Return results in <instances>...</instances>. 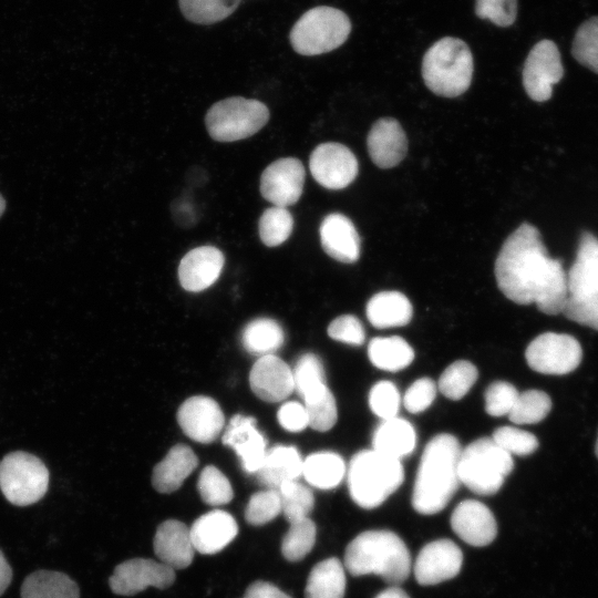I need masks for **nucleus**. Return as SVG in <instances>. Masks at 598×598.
I'll return each mask as SVG.
<instances>
[{
    "label": "nucleus",
    "mask_w": 598,
    "mask_h": 598,
    "mask_svg": "<svg viewBox=\"0 0 598 598\" xmlns=\"http://www.w3.org/2000/svg\"><path fill=\"white\" fill-rule=\"evenodd\" d=\"M499 290L518 305L536 303L546 315L563 312L567 300V274L551 258L538 229L523 223L504 241L495 261Z\"/></svg>",
    "instance_id": "f257e3e1"
},
{
    "label": "nucleus",
    "mask_w": 598,
    "mask_h": 598,
    "mask_svg": "<svg viewBox=\"0 0 598 598\" xmlns=\"http://www.w3.org/2000/svg\"><path fill=\"white\" fill-rule=\"evenodd\" d=\"M461 447L448 433L435 435L426 444L414 482L413 508L423 515L442 511L455 494L458 478Z\"/></svg>",
    "instance_id": "f03ea898"
},
{
    "label": "nucleus",
    "mask_w": 598,
    "mask_h": 598,
    "mask_svg": "<svg viewBox=\"0 0 598 598\" xmlns=\"http://www.w3.org/2000/svg\"><path fill=\"white\" fill-rule=\"evenodd\" d=\"M343 566L352 576L373 574L398 586L410 575L411 555L395 533L367 530L347 546Z\"/></svg>",
    "instance_id": "7ed1b4c3"
},
{
    "label": "nucleus",
    "mask_w": 598,
    "mask_h": 598,
    "mask_svg": "<svg viewBox=\"0 0 598 598\" xmlns=\"http://www.w3.org/2000/svg\"><path fill=\"white\" fill-rule=\"evenodd\" d=\"M404 478L400 460L372 450H364L350 461L347 472L351 498L362 508L381 505Z\"/></svg>",
    "instance_id": "20e7f679"
},
{
    "label": "nucleus",
    "mask_w": 598,
    "mask_h": 598,
    "mask_svg": "<svg viewBox=\"0 0 598 598\" xmlns=\"http://www.w3.org/2000/svg\"><path fill=\"white\" fill-rule=\"evenodd\" d=\"M566 274L568 296L561 313L598 330V238L595 235L582 233L575 261Z\"/></svg>",
    "instance_id": "39448f33"
},
{
    "label": "nucleus",
    "mask_w": 598,
    "mask_h": 598,
    "mask_svg": "<svg viewBox=\"0 0 598 598\" xmlns=\"http://www.w3.org/2000/svg\"><path fill=\"white\" fill-rule=\"evenodd\" d=\"M473 56L467 44L457 38L446 37L435 42L424 54L422 76L434 94L456 97L471 85Z\"/></svg>",
    "instance_id": "423d86ee"
},
{
    "label": "nucleus",
    "mask_w": 598,
    "mask_h": 598,
    "mask_svg": "<svg viewBox=\"0 0 598 598\" xmlns=\"http://www.w3.org/2000/svg\"><path fill=\"white\" fill-rule=\"evenodd\" d=\"M513 467L511 454L501 448L492 437H482L461 451L458 478L460 483L475 494L492 495L499 491Z\"/></svg>",
    "instance_id": "0eeeda50"
},
{
    "label": "nucleus",
    "mask_w": 598,
    "mask_h": 598,
    "mask_svg": "<svg viewBox=\"0 0 598 598\" xmlns=\"http://www.w3.org/2000/svg\"><path fill=\"white\" fill-rule=\"evenodd\" d=\"M351 31L348 16L328 6L305 12L292 27L289 40L301 55H319L342 45Z\"/></svg>",
    "instance_id": "6e6552de"
},
{
    "label": "nucleus",
    "mask_w": 598,
    "mask_h": 598,
    "mask_svg": "<svg viewBox=\"0 0 598 598\" xmlns=\"http://www.w3.org/2000/svg\"><path fill=\"white\" fill-rule=\"evenodd\" d=\"M268 120L269 111L264 103L234 96L215 103L206 114L205 124L213 140L235 142L256 134Z\"/></svg>",
    "instance_id": "1a4fd4ad"
},
{
    "label": "nucleus",
    "mask_w": 598,
    "mask_h": 598,
    "mask_svg": "<svg viewBox=\"0 0 598 598\" xmlns=\"http://www.w3.org/2000/svg\"><path fill=\"white\" fill-rule=\"evenodd\" d=\"M50 474L38 456L14 451L0 462V489L6 499L16 506L39 502L49 487Z\"/></svg>",
    "instance_id": "9d476101"
},
{
    "label": "nucleus",
    "mask_w": 598,
    "mask_h": 598,
    "mask_svg": "<svg viewBox=\"0 0 598 598\" xmlns=\"http://www.w3.org/2000/svg\"><path fill=\"white\" fill-rule=\"evenodd\" d=\"M525 358L529 368L536 372L563 375L578 368L582 350L573 336L545 332L532 340Z\"/></svg>",
    "instance_id": "9b49d317"
},
{
    "label": "nucleus",
    "mask_w": 598,
    "mask_h": 598,
    "mask_svg": "<svg viewBox=\"0 0 598 598\" xmlns=\"http://www.w3.org/2000/svg\"><path fill=\"white\" fill-rule=\"evenodd\" d=\"M563 75L564 68L557 45L550 40L536 43L523 69V85L527 95L536 102L549 100L553 86Z\"/></svg>",
    "instance_id": "f8f14e48"
},
{
    "label": "nucleus",
    "mask_w": 598,
    "mask_h": 598,
    "mask_svg": "<svg viewBox=\"0 0 598 598\" xmlns=\"http://www.w3.org/2000/svg\"><path fill=\"white\" fill-rule=\"evenodd\" d=\"M309 169L319 185L338 190L346 188L355 179L359 164L350 148L340 143L328 142L312 151Z\"/></svg>",
    "instance_id": "ddd939ff"
},
{
    "label": "nucleus",
    "mask_w": 598,
    "mask_h": 598,
    "mask_svg": "<svg viewBox=\"0 0 598 598\" xmlns=\"http://www.w3.org/2000/svg\"><path fill=\"white\" fill-rule=\"evenodd\" d=\"M175 577V570L159 560L132 558L114 568L109 585L116 595L133 596L147 587L158 589L171 587Z\"/></svg>",
    "instance_id": "4468645a"
},
{
    "label": "nucleus",
    "mask_w": 598,
    "mask_h": 598,
    "mask_svg": "<svg viewBox=\"0 0 598 598\" xmlns=\"http://www.w3.org/2000/svg\"><path fill=\"white\" fill-rule=\"evenodd\" d=\"M305 178V167L298 158H279L262 172L260 193L274 206L287 208L301 197Z\"/></svg>",
    "instance_id": "2eb2a0df"
},
{
    "label": "nucleus",
    "mask_w": 598,
    "mask_h": 598,
    "mask_svg": "<svg viewBox=\"0 0 598 598\" xmlns=\"http://www.w3.org/2000/svg\"><path fill=\"white\" fill-rule=\"evenodd\" d=\"M177 422L184 434L193 441L208 444L224 429L225 416L219 404L209 396L195 395L179 406Z\"/></svg>",
    "instance_id": "dca6fc26"
},
{
    "label": "nucleus",
    "mask_w": 598,
    "mask_h": 598,
    "mask_svg": "<svg viewBox=\"0 0 598 598\" xmlns=\"http://www.w3.org/2000/svg\"><path fill=\"white\" fill-rule=\"evenodd\" d=\"M463 554L450 539H437L426 544L414 563V576L423 586L436 585L454 578L461 570Z\"/></svg>",
    "instance_id": "f3484780"
},
{
    "label": "nucleus",
    "mask_w": 598,
    "mask_h": 598,
    "mask_svg": "<svg viewBox=\"0 0 598 598\" xmlns=\"http://www.w3.org/2000/svg\"><path fill=\"white\" fill-rule=\"evenodd\" d=\"M223 443L239 456L247 473L255 474L267 454V442L256 427V420L241 414L234 415L221 436Z\"/></svg>",
    "instance_id": "a211bd4d"
},
{
    "label": "nucleus",
    "mask_w": 598,
    "mask_h": 598,
    "mask_svg": "<svg viewBox=\"0 0 598 598\" xmlns=\"http://www.w3.org/2000/svg\"><path fill=\"white\" fill-rule=\"evenodd\" d=\"M249 384L256 396L270 403L283 401L295 390L292 370L275 354L261 355L254 363Z\"/></svg>",
    "instance_id": "6ab92c4d"
},
{
    "label": "nucleus",
    "mask_w": 598,
    "mask_h": 598,
    "mask_svg": "<svg viewBox=\"0 0 598 598\" xmlns=\"http://www.w3.org/2000/svg\"><path fill=\"white\" fill-rule=\"evenodd\" d=\"M453 532L472 546H486L497 534V524L491 509L475 499L457 504L451 515Z\"/></svg>",
    "instance_id": "aec40b11"
},
{
    "label": "nucleus",
    "mask_w": 598,
    "mask_h": 598,
    "mask_svg": "<svg viewBox=\"0 0 598 598\" xmlns=\"http://www.w3.org/2000/svg\"><path fill=\"white\" fill-rule=\"evenodd\" d=\"M225 258L214 246H200L189 250L178 266L181 286L190 292L209 288L219 278Z\"/></svg>",
    "instance_id": "412c9836"
},
{
    "label": "nucleus",
    "mask_w": 598,
    "mask_h": 598,
    "mask_svg": "<svg viewBox=\"0 0 598 598\" xmlns=\"http://www.w3.org/2000/svg\"><path fill=\"white\" fill-rule=\"evenodd\" d=\"M367 145L370 158L380 168L400 164L408 152V140L401 124L392 117L378 120L371 127Z\"/></svg>",
    "instance_id": "4be33fe9"
},
{
    "label": "nucleus",
    "mask_w": 598,
    "mask_h": 598,
    "mask_svg": "<svg viewBox=\"0 0 598 598\" xmlns=\"http://www.w3.org/2000/svg\"><path fill=\"white\" fill-rule=\"evenodd\" d=\"M324 252L340 262H355L361 254V241L354 224L346 215H327L319 228Z\"/></svg>",
    "instance_id": "5701e85b"
},
{
    "label": "nucleus",
    "mask_w": 598,
    "mask_h": 598,
    "mask_svg": "<svg viewBox=\"0 0 598 598\" xmlns=\"http://www.w3.org/2000/svg\"><path fill=\"white\" fill-rule=\"evenodd\" d=\"M153 548L158 560L175 571L188 567L195 554L189 527L177 519L158 525Z\"/></svg>",
    "instance_id": "b1692460"
},
{
    "label": "nucleus",
    "mask_w": 598,
    "mask_h": 598,
    "mask_svg": "<svg viewBox=\"0 0 598 598\" xmlns=\"http://www.w3.org/2000/svg\"><path fill=\"white\" fill-rule=\"evenodd\" d=\"M189 532L195 550L212 555L224 549L236 537L238 525L229 513L215 509L199 516Z\"/></svg>",
    "instance_id": "393cba45"
},
{
    "label": "nucleus",
    "mask_w": 598,
    "mask_h": 598,
    "mask_svg": "<svg viewBox=\"0 0 598 598\" xmlns=\"http://www.w3.org/2000/svg\"><path fill=\"white\" fill-rule=\"evenodd\" d=\"M198 464L193 450L185 444L174 445L153 470L152 484L159 493L178 489Z\"/></svg>",
    "instance_id": "a878e982"
},
{
    "label": "nucleus",
    "mask_w": 598,
    "mask_h": 598,
    "mask_svg": "<svg viewBox=\"0 0 598 598\" xmlns=\"http://www.w3.org/2000/svg\"><path fill=\"white\" fill-rule=\"evenodd\" d=\"M301 456L296 447L277 445L267 451L256 478L268 488L278 489L289 481H296L302 474Z\"/></svg>",
    "instance_id": "bb28decb"
},
{
    "label": "nucleus",
    "mask_w": 598,
    "mask_h": 598,
    "mask_svg": "<svg viewBox=\"0 0 598 598\" xmlns=\"http://www.w3.org/2000/svg\"><path fill=\"white\" fill-rule=\"evenodd\" d=\"M367 317L379 329L401 327L410 322L413 313L408 297L400 291H381L367 303Z\"/></svg>",
    "instance_id": "cd10ccee"
},
{
    "label": "nucleus",
    "mask_w": 598,
    "mask_h": 598,
    "mask_svg": "<svg viewBox=\"0 0 598 598\" xmlns=\"http://www.w3.org/2000/svg\"><path fill=\"white\" fill-rule=\"evenodd\" d=\"M416 435L413 426L404 419L394 416L383 420L373 433V450L400 460L414 450Z\"/></svg>",
    "instance_id": "c85d7f7f"
},
{
    "label": "nucleus",
    "mask_w": 598,
    "mask_h": 598,
    "mask_svg": "<svg viewBox=\"0 0 598 598\" xmlns=\"http://www.w3.org/2000/svg\"><path fill=\"white\" fill-rule=\"evenodd\" d=\"M21 598H80L78 584L66 574L39 569L25 577Z\"/></svg>",
    "instance_id": "c756f323"
},
{
    "label": "nucleus",
    "mask_w": 598,
    "mask_h": 598,
    "mask_svg": "<svg viewBox=\"0 0 598 598\" xmlns=\"http://www.w3.org/2000/svg\"><path fill=\"white\" fill-rule=\"evenodd\" d=\"M346 585L343 564L338 558H327L311 569L305 598H343Z\"/></svg>",
    "instance_id": "7c9ffc66"
},
{
    "label": "nucleus",
    "mask_w": 598,
    "mask_h": 598,
    "mask_svg": "<svg viewBox=\"0 0 598 598\" xmlns=\"http://www.w3.org/2000/svg\"><path fill=\"white\" fill-rule=\"evenodd\" d=\"M346 474L343 460L333 452H317L309 455L302 463V474L306 481L321 489L338 486Z\"/></svg>",
    "instance_id": "2f4dec72"
},
{
    "label": "nucleus",
    "mask_w": 598,
    "mask_h": 598,
    "mask_svg": "<svg viewBox=\"0 0 598 598\" xmlns=\"http://www.w3.org/2000/svg\"><path fill=\"white\" fill-rule=\"evenodd\" d=\"M368 355L377 368L394 372L410 365L414 351L401 337H378L370 341Z\"/></svg>",
    "instance_id": "473e14b6"
},
{
    "label": "nucleus",
    "mask_w": 598,
    "mask_h": 598,
    "mask_svg": "<svg viewBox=\"0 0 598 598\" xmlns=\"http://www.w3.org/2000/svg\"><path fill=\"white\" fill-rule=\"evenodd\" d=\"M285 341V333L280 324L269 318H258L250 321L244 329L241 342L244 348L252 354H274Z\"/></svg>",
    "instance_id": "72a5a7b5"
},
{
    "label": "nucleus",
    "mask_w": 598,
    "mask_h": 598,
    "mask_svg": "<svg viewBox=\"0 0 598 598\" xmlns=\"http://www.w3.org/2000/svg\"><path fill=\"white\" fill-rule=\"evenodd\" d=\"M243 0H178L183 16L197 24H213L228 18Z\"/></svg>",
    "instance_id": "f704fd0d"
},
{
    "label": "nucleus",
    "mask_w": 598,
    "mask_h": 598,
    "mask_svg": "<svg viewBox=\"0 0 598 598\" xmlns=\"http://www.w3.org/2000/svg\"><path fill=\"white\" fill-rule=\"evenodd\" d=\"M289 524V529L281 540V554L288 561H299L313 548L317 527L310 517Z\"/></svg>",
    "instance_id": "c9c22d12"
},
{
    "label": "nucleus",
    "mask_w": 598,
    "mask_h": 598,
    "mask_svg": "<svg viewBox=\"0 0 598 598\" xmlns=\"http://www.w3.org/2000/svg\"><path fill=\"white\" fill-rule=\"evenodd\" d=\"M295 390L305 400L327 388L321 360L313 353L302 354L292 371Z\"/></svg>",
    "instance_id": "e433bc0d"
},
{
    "label": "nucleus",
    "mask_w": 598,
    "mask_h": 598,
    "mask_svg": "<svg viewBox=\"0 0 598 598\" xmlns=\"http://www.w3.org/2000/svg\"><path fill=\"white\" fill-rule=\"evenodd\" d=\"M292 229L293 217L285 207H269L259 218V237L267 247H276L283 244L291 235Z\"/></svg>",
    "instance_id": "4c0bfd02"
},
{
    "label": "nucleus",
    "mask_w": 598,
    "mask_h": 598,
    "mask_svg": "<svg viewBox=\"0 0 598 598\" xmlns=\"http://www.w3.org/2000/svg\"><path fill=\"white\" fill-rule=\"evenodd\" d=\"M476 367L466 360L450 364L439 379V390L451 400L462 399L477 380Z\"/></svg>",
    "instance_id": "58836bf2"
},
{
    "label": "nucleus",
    "mask_w": 598,
    "mask_h": 598,
    "mask_svg": "<svg viewBox=\"0 0 598 598\" xmlns=\"http://www.w3.org/2000/svg\"><path fill=\"white\" fill-rule=\"evenodd\" d=\"M550 409L551 400L546 392L527 390L518 394L508 417L516 424H535L543 421Z\"/></svg>",
    "instance_id": "ea45409f"
},
{
    "label": "nucleus",
    "mask_w": 598,
    "mask_h": 598,
    "mask_svg": "<svg viewBox=\"0 0 598 598\" xmlns=\"http://www.w3.org/2000/svg\"><path fill=\"white\" fill-rule=\"evenodd\" d=\"M278 492L281 512L288 523L309 517L315 506V496L310 488L296 481H289L280 485Z\"/></svg>",
    "instance_id": "a19ab883"
},
{
    "label": "nucleus",
    "mask_w": 598,
    "mask_h": 598,
    "mask_svg": "<svg viewBox=\"0 0 598 598\" xmlns=\"http://www.w3.org/2000/svg\"><path fill=\"white\" fill-rule=\"evenodd\" d=\"M571 53L581 65L598 74V17L588 19L578 28Z\"/></svg>",
    "instance_id": "79ce46f5"
},
{
    "label": "nucleus",
    "mask_w": 598,
    "mask_h": 598,
    "mask_svg": "<svg viewBox=\"0 0 598 598\" xmlns=\"http://www.w3.org/2000/svg\"><path fill=\"white\" fill-rule=\"evenodd\" d=\"M197 488L202 499L212 506L225 505L234 497L229 480L214 465L200 472Z\"/></svg>",
    "instance_id": "37998d69"
},
{
    "label": "nucleus",
    "mask_w": 598,
    "mask_h": 598,
    "mask_svg": "<svg viewBox=\"0 0 598 598\" xmlns=\"http://www.w3.org/2000/svg\"><path fill=\"white\" fill-rule=\"evenodd\" d=\"M303 402L309 426L313 430L324 432L336 424L338 419L337 403L328 386Z\"/></svg>",
    "instance_id": "c03bdc74"
},
{
    "label": "nucleus",
    "mask_w": 598,
    "mask_h": 598,
    "mask_svg": "<svg viewBox=\"0 0 598 598\" xmlns=\"http://www.w3.org/2000/svg\"><path fill=\"white\" fill-rule=\"evenodd\" d=\"M281 513L278 489L267 488L251 495L245 509V519L252 526H261Z\"/></svg>",
    "instance_id": "a18cd8bd"
},
{
    "label": "nucleus",
    "mask_w": 598,
    "mask_h": 598,
    "mask_svg": "<svg viewBox=\"0 0 598 598\" xmlns=\"http://www.w3.org/2000/svg\"><path fill=\"white\" fill-rule=\"evenodd\" d=\"M492 440L511 455L526 456L538 447V440L534 434L514 426L496 429Z\"/></svg>",
    "instance_id": "49530a36"
},
{
    "label": "nucleus",
    "mask_w": 598,
    "mask_h": 598,
    "mask_svg": "<svg viewBox=\"0 0 598 598\" xmlns=\"http://www.w3.org/2000/svg\"><path fill=\"white\" fill-rule=\"evenodd\" d=\"M369 404L374 414L386 420L396 416L400 408V393L390 381H380L369 394Z\"/></svg>",
    "instance_id": "de8ad7c7"
},
{
    "label": "nucleus",
    "mask_w": 598,
    "mask_h": 598,
    "mask_svg": "<svg viewBox=\"0 0 598 598\" xmlns=\"http://www.w3.org/2000/svg\"><path fill=\"white\" fill-rule=\"evenodd\" d=\"M519 392L506 381H495L485 391V411L492 416L508 415Z\"/></svg>",
    "instance_id": "09e8293b"
},
{
    "label": "nucleus",
    "mask_w": 598,
    "mask_h": 598,
    "mask_svg": "<svg viewBox=\"0 0 598 598\" xmlns=\"http://www.w3.org/2000/svg\"><path fill=\"white\" fill-rule=\"evenodd\" d=\"M475 12L498 27H509L517 14V0H476Z\"/></svg>",
    "instance_id": "8fccbe9b"
},
{
    "label": "nucleus",
    "mask_w": 598,
    "mask_h": 598,
    "mask_svg": "<svg viewBox=\"0 0 598 598\" xmlns=\"http://www.w3.org/2000/svg\"><path fill=\"white\" fill-rule=\"evenodd\" d=\"M436 395V385L430 378H420L406 390L403 404L411 413H420L426 410Z\"/></svg>",
    "instance_id": "3c124183"
},
{
    "label": "nucleus",
    "mask_w": 598,
    "mask_h": 598,
    "mask_svg": "<svg viewBox=\"0 0 598 598\" xmlns=\"http://www.w3.org/2000/svg\"><path fill=\"white\" fill-rule=\"evenodd\" d=\"M328 334L334 340L351 346L362 344L365 338L360 320L351 315H343L331 321L328 327Z\"/></svg>",
    "instance_id": "603ef678"
},
{
    "label": "nucleus",
    "mask_w": 598,
    "mask_h": 598,
    "mask_svg": "<svg viewBox=\"0 0 598 598\" xmlns=\"http://www.w3.org/2000/svg\"><path fill=\"white\" fill-rule=\"evenodd\" d=\"M277 419L280 425L290 432H300L309 425L305 405L295 401L282 404Z\"/></svg>",
    "instance_id": "864d4df0"
},
{
    "label": "nucleus",
    "mask_w": 598,
    "mask_h": 598,
    "mask_svg": "<svg viewBox=\"0 0 598 598\" xmlns=\"http://www.w3.org/2000/svg\"><path fill=\"white\" fill-rule=\"evenodd\" d=\"M243 598H292L271 582L257 580L250 584Z\"/></svg>",
    "instance_id": "5fc2aeb1"
},
{
    "label": "nucleus",
    "mask_w": 598,
    "mask_h": 598,
    "mask_svg": "<svg viewBox=\"0 0 598 598\" xmlns=\"http://www.w3.org/2000/svg\"><path fill=\"white\" fill-rule=\"evenodd\" d=\"M12 568L4 554L0 550V596L7 590L12 580Z\"/></svg>",
    "instance_id": "6e6d98bb"
},
{
    "label": "nucleus",
    "mask_w": 598,
    "mask_h": 598,
    "mask_svg": "<svg viewBox=\"0 0 598 598\" xmlns=\"http://www.w3.org/2000/svg\"><path fill=\"white\" fill-rule=\"evenodd\" d=\"M374 598H410L409 595L401 589L398 586H391L380 594H378Z\"/></svg>",
    "instance_id": "4d7b16f0"
},
{
    "label": "nucleus",
    "mask_w": 598,
    "mask_h": 598,
    "mask_svg": "<svg viewBox=\"0 0 598 598\" xmlns=\"http://www.w3.org/2000/svg\"><path fill=\"white\" fill-rule=\"evenodd\" d=\"M4 209H6V200L2 197V195L0 194V217L2 216Z\"/></svg>",
    "instance_id": "13d9d810"
},
{
    "label": "nucleus",
    "mask_w": 598,
    "mask_h": 598,
    "mask_svg": "<svg viewBox=\"0 0 598 598\" xmlns=\"http://www.w3.org/2000/svg\"><path fill=\"white\" fill-rule=\"evenodd\" d=\"M595 453H596V456L598 458V437H597L596 445H595Z\"/></svg>",
    "instance_id": "bf43d9fd"
}]
</instances>
